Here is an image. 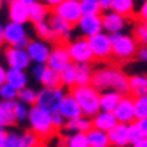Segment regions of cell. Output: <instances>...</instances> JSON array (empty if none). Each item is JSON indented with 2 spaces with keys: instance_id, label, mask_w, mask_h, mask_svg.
I'll return each mask as SVG.
<instances>
[{
  "instance_id": "obj_17",
  "label": "cell",
  "mask_w": 147,
  "mask_h": 147,
  "mask_svg": "<svg viewBox=\"0 0 147 147\" xmlns=\"http://www.w3.org/2000/svg\"><path fill=\"white\" fill-rule=\"evenodd\" d=\"M47 22H49V25H50V28L59 35L60 41H66V40L71 38L72 31H74V27L71 24H68L66 21H63L62 18H59L53 13L47 18Z\"/></svg>"
},
{
  "instance_id": "obj_8",
  "label": "cell",
  "mask_w": 147,
  "mask_h": 147,
  "mask_svg": "<svg viewBox=\"0 0 147 147\" xmlns=\"http://www.w3.org/2000/svg\"><path fill=\"white\" fill-rule=\"evenodd\" d=\"M88 46L91 49L93 57L97 60H106L112 57V43H110V35L106 32H99L90 38H87Z\"/></svg>"
},
{
  "instance_id": "obj_49",
  "label": "cell",
  "mask_w": 147,
  "mask_h": 147,
  "mask_svg": "<svg viewBox=\"0 0 147 147\" xmlns=\"http://www.w3.org/2000/svg\"><path fill=\"white\" fill-rule=\"evenodd\" d=\"M97 2H99V5H100L102 12H107V10H110V5H112V0H97Z\"/></svg>"
},
{
  "instance_id": "obj_57",
  "label": "cell",
  "mask_w": 147,
  "mask_h": 147,
  "mask_svg": "<svg viewBox=\"0 0 147 147\" xmlns=\"http://www.w3.org/2000/svg\"><path fill=\"white\" fill-rule=\"evenodd\" d=\"M3 2H5V3H12L13 0H3Z\"/></svg>"
},
{
  "instance_id": "obj_26",
  "label": "cell",
  "mask_w": 147,
  "mask_h": 147,
  "mask_svg": "<svg viewBox=\"0 0 147 147\" xmlns=\"http://www.w3.org/2000/svg\"><path fill=\"white\" fill-rule=\"evenodd\" d=\"M34 31L38 37V40H43V41H50V43H60V38L59 35L50 28L47 21H43V22H38V24H34Z\"/></svg>"
},
{
  "instance_id": "obj_14",
  "label": "cell",
  "mask_w": 147,
  "mask_h": 147,
  "mask_svg": "<svg viewBox=\"0 0 147 147\" xmlns=\"http://www.w3.org/2000/svg\"><path fill=\"white\" fill-rule=\"evenodd\" d=\"M77 28L84 38H90L96 34L103 32L102 15H82L77 22Z\"/></svg>"
},
{
  "instance_id": "obj_37",
  "label": "cell",
  "mask_w": 147,
  "mask_h": 147,
  "mask_svg": "<svg viewBox=\"0 0 147 147\" xmlns=\"http://www.w3.org/2000/svg\"><path fill=\"white\" fill-rule=\"evenodd\" d=\"M65 147H88L85 134L78 132V134H71V136H68L66 141H65Z\"/></svg>"
},
{
  "instance_id": "obj_19",
  "label": "cell",
  "mask_w": 147,
  "mask_h": 147,
  "mask_svg": "<svg viewBox=\"0 0 147 147\" xmlns=\"http://www.w3.org/2000/svg\"><path fill=\"white\" fill-rule=\"evenodd\" d=\"M110 147H127L129 144L128 140V125L118 124L107 132Z\"/></svg>"
},
{
  "instance_id": "obj_4",
  "label": "cell",
  "mask_w": 147,
  "mask_h": 147,
  "mask_svg": "<svg viewBox=\"0 0 147 147\" xmlns=\"http://www.w3.org/2000/svg\"><path fill=\"white\" fill-rule=\"evenodd\" d=\"M110 43H112V56L119 60H128L134 57L138 49V43L134 35L124 32L110 35Z\"/></svg>"
},
{
  "instance_id": "obj_18",
  "label": "cell",
  "mask_w": 147,
  "mask_h": 147,
  "mask_svg": "<svg viewBox=\"0 0 147 147\" xmlns=\"http://www.w3.org/2000/svg\"><path fill=\"white\" fill-rule=\"evenodd\" d=\"M9 22L13 24H19V25H25L27 22H30L28 18V6H25L24 3L18 2V0H13L12 3H9Z\"/></svg>"
},
{
  "instance_id": "obj_16",
  "label": "cell",
  "mask_w": 147,
  "mask_h": 147,
  "mask_svg": "<svg viewBox=\"0 0 147 147\" xmlns=\"http://www.w3.org/2000/svg\"><path fill=\"white\" fill-rule=\"evenodd\" d=\"M57 113L62 115V118L65 121H72V119H77V118L82 116V112H81L77 100L71 94H66L62 99V102L59 105V109H57Z\"/></svg>"
},
{
  "instance_id": "obj_13",
  "label": "cell",
  "mask_w": 147,
  "mask_h": 147,
  "mask_svg": "<svg viewBox=\"0 0 147 147\" xmlns=\"http://www.w3.org/2000/svg\"><path fill=\"white\" fill-rule=\"evenodd\" d=\"M25 50L31 62H34L35 65H46L52 47L47 41H43V40H30Z\"/></svg>"
},
{
  "instance_id": "obj_12",
  "label": "cell",
  "mask_w": 147,
  "mask_h": 147,
  "mask_svg": "<svg viewBox=\"0 0 147 147\" xmlns=\"http://www.w3.org/2000/svg\"><path fill=\"white\" fill-rule=\"evenodd\" d=\"M71 57L68 53V49L65 43H59L55 47H52L50 55H49V60H47V68H50L56 72H60L62 69H65L68 65H71Z\"/></svg>"
},
{
  "instance_id": "obj_22",
  "label": "cell",
  "mask_w": 147,
  "mask_h": 147,
  "mask_svg": "<svg viewBox=\"0 0 147 147\" xmlns=\"http://www.w3.org/2000/svg\"><path fill=\"white\" fill-rule=\"evenodd\" d=\"M6 84H9L10 87H13L16 91H21L25 87H28V77H27L25 71L7 68V71H6Z\"/></svg>"
},
{
  "instance_id": "obj_51",
  "label": "cell",
  "mask_w": 147,
  "mask_h": 147,
  "mask_svg": "<svg viewBox=\"0 0 147 147\" xmlns=\"http://www.w3.org/2000/svg\"><path fill=\"white\" fill-rule=\"evenodd\" d=\"M6 134H7L6 129L0 127V147H2V144H3V141H5V138H6Z\"/></svg>"
},
{
  "instance_id": "obj_52",
  "label": "cell",
  "mask_w": 147,
  "mask_h": 147,
  "mask_svg": "<svg viewBox=\"0 0 147 147\" xmlns=\"http://www.w3.org/2000/svg\"><path fill=\"white\" fill-rule=\"evenodd\" d=\"M132 147H147V140L146 138H143V140H140V141H137V143H134V144H131Z\"/></svg>"
},
{
  "instance_id": "obj_48",
  "label": "cell",
  "mask_w": 147,
  "mask_h": 147,
  "mask_svg": "<svg viewBox=\"0 0 147 147\" xmlns=\"http://www.w3.org/2000/svg\"><path fill=\"white\" fill-rule=\"evenodd\" d=\"M41 3H44L49 9H55L56 6H59L60 3L63 2V0H40Z\"/></svg>"
},
{
  "instance_id": "obj_23",
  "label": "cell",
  "mask_w": 147,
  "mask_h": 147,
  "mask_svg": "<svg viewBox=\"0 0 147 147\" xmlns=\"http://www.w3.org/2000/svg\"><path fill=\"white\" fill-rule=\"evenodd\" d=\"M93 128V122L91 118L87 116H80L77 119H72V121H66V124L63 127V129L69 134H87L90 129Z\"/></svg>"
},
{
  "instance_id": "obj_10",
  "label": "cell",
  "mask_w": 147,
  "mask_h": 147,
  "mask_svg": "<svg viewBox=\"0 0 147 147\" xmlns=\"http://www.w3.org/2000/svg\"><path fill=\"white\" fill-rule=\"evenodd\" d=\"M3 57L5 62L9 68L12 69H21L25 71L27 68H30L31 60L27 55L25 49H16V47H6L3 50Z\"/></svg>"
},
{
  "instance_id": "obj_25",
  "label": "cell",
  "mask_w": 147,
  "mask_h": 147,
  "mask_svg": "<svg viewBox=\"0 0 147 147\" xmlns=\"http://www.w3.org/2000/svg\"><path fill=\"white\" fill-rule=\"evenodd\" d=\"M128 82H129V93L132 94V97L147 96V75L137 74V75L128 77Z\"/></svg>"
},
{
  "instance_id": "obj_33",
  "label": "cell",
  "mask_w": 147,
  "mask_h": 147,
  "mask_svg": "<svg viewBox=\"0 0 147 147\" xmlns=\"http://www.w3.org/2000/svg\"><path fill=\"white\" fill-rule=\"evenodd\" d=\"M19 103L25 105L28 107L31 106H35V102H37V91L31 87H25L24 90L18 91V99H16Z\"/></svg>"
},
{
  "instance_id": "obj_38",
  "label": "cell",
  "mask_w": 147,
  "mask_h": 147,
  "mask_svg": "<svg viewBox=\"0 0 147 147\" xmlns=\"http://www.w3.org/2000/svg\"><path fill=\"white\" fill-rule=\"evenodd\" d=\"M16 99H18V91L5 82L0 87V100H16Z\"/></svg>"
},
{
  "instance_id": "obj_56",
  "label": "cell",
  "mask_w": 147,
  "mask_h": 147,
  "mask_svg": "<svg viewBox=\"0 0 147 147\" xmlns=\"http://www.w3.org/2000/svg\"><path fill=\"white\" fill-rule=\"evenodd\" d=\"M3 6H5V2H3V0H0V12H2Z\"/></svg>"
},
{
  "instance_id": "obj_45",
  "label": "cell",
  "mask_w": 147,
  "mask_h": 147,
  "mask_svg": "<svg viewBox=\"0 0 147 147\" xmlns=\"http://www.w3.org/2000/svg\"><path fill=\"white\" fill-rule=\"evenodd\" d=\"M136 57L140 60V62H147V46H138Z\"/></svg>"
},
{
  "instance_id": "obj_42",
  "label": "cell",
  "mask_w": 147,
  "mask_h": 147,
  "mask_svg": "<svg viewBox=\"0 0 147 147\" xmlns=\"http://www.w3.org/2000/svg\"><path fill=\"white\" fill-rule=\"evenodd\" d=\"M134 38L137 40L138 44L141 46H147V31L144 30L143 25H137L134 30Z\"/></svg>"
},
{
  "instance_id": "obj_24",
  "label": "cell",
  "mask_w": 147,
  "mask_h": 147,
  "mask_svg": "<svg viewBox=\"0 0 147 147\" xmlns=\"http://www.w3.org/2000/svg\"><path fill=\"white\" fill-rule=\"evenodd\" d=\"M49 16H50V9H49L44 3H41L40 0L28 6V18H30V22L38 24V22L47 21Z\"/></svg>"
},
{
  "instance_id": "obj_55",
  "label": "cell",
  "mask_w": 147,
  "mask_h": 147,
  "mask_svg": "<svg viewBox=\"0 0 147 147\" xmlns=\"http://www.w3.org/2000/svg\"><path fill=\"white\" fill-rule=\"evenodd\" d=\"M141 25H143V27H144V30L147 31V19H146V21H143V24H141Z\"/></svg>"
},
{
  "instance_id": "obj_46",
  "label": "cell",
  "mask_w": 147,
  "mask_h": 147,
  "mask_svg": "<svg viewBox=\"0 0 147 147\" xmlns=\"http://www.w3.org/2000/svg\"><path fill=\"white\" fill-rule=\"evenodd\" d=\"M136 125L140 128L141 134H143L144 138H146V137H147V118H146V119H138V121H136Z\"/></svg>"
},
{
  "instance_id": "obj_39",
  "label": "cell",
  "mask_w": 147,
  "mask_h": 147,
  "mask_svg": "<svg viewBox=\"0 0 147 147\" xmlns=\"http://www.w3.org/2000/svg\"><path fill=\"white\" fill-rule=\"evenodd\" d=\"M28 110L30 107L25 106V105H22L16 100L15 103V109H13V115H15V121H16V124L18 122H24L27 118H28Z\"/></svg>"
},
{
  "instance_id": "obj_32",
  "label": "cell",
  "mask_w": 147,
  "mask_h": 147,
  "mask_svg": "<svg viewBox=\"0 0 147 147\" xmlns=\"http://www.w3.org/2000/svg\"><path fill=\"white\" fill-rule=\"evenodd\" d=\"M40 84L43 85V88H57V87H60L59 72H56L50 68H46L43 77L40 80Z\"/></svg>"
},
{
  "instance_id": "obj_7",
  "label": "cell",
  "mask_w": 147,
  "mask_h": 147,
  "mask_svg": "<svg viewBox=\"0 0 147 147\" xmlns=\"http://www.w3.org/2000/svg\"><path fill=\"white\" fill-rule=\"evenodd\" d=\"M66 49H68V53H69V57H71V62L75 63V65L91 63L94 60L91 49L88 46V41H87V38H84V37L68 41Z\"/></svg>"
},
{
  "instance_id": "obj_30",
  "label": "cell",
  "mask_w": 147,
  "mask_h": 147,
  "mask_svg": "<svg viewBox=\"0 0 147 147\" xmlns=\"http://www.w3.org/2000/svg\"><path fill=\"white\" fill-rule=\"evenodd\" d=\"M110 10L124 18H128L136 10V0H112Z\"/></svg>"
},
{
  "instance_id": "obj_9",
  "label": "cell",
  "mask_w": 147,
  "mask_h": 147,
  "mask_svg": "<svg viewBox=\"0 0 147 147\" xmlns=\"http://www.w3.org/2000/svg\"><path fill=\"white\" fill-rule=\"evenodd\" d=\"M53 15L62 18L71 25H77V22L81 19L82 12L80 6V0H63L59 6L53 9Z\"/></svg>"
},
{
  "instance_id": "obj_20",
  "label": "cell",
  "mask_w": 147,
  "mask_h": 147,
  "mask_svg": "<svg viewBox=\"0 0 147 147\" xmlns=\"http://www.w3.org/2000/svg\"><path fill=\"white\" fill-rule=\"evenodd\" d=\"M16 100H0V127L9 128L16 124L13 109H15Z\"/></svg>"
},
{
  "instance_id": "obj_11",
  "label": "cell",
  "mask_w": 147,
  "mask_h": 147,
  "mask_svg": "<svg viewBox=\"0 0 147 147\" xmlns=\"http://www.w3.org/2000/svg\"><path fill=\"white\" fill-rule=\"evenodd\" d=\"M113 116L116 118L118 124L129 125L136 122V113H134V97L132 96H122L118 106L113 110Z\"/></svg>"
},
{
  "instance_id": "obj_5",
  "label": "cell",
  "mask_w": 147,
  "mask_h": 147,
  "mask_svg": "<svg viewBox=\"0 0 147 147\" xmlns=\"http://www.w3.org/2000/svg\"><path fill=\"white\" fill-rule=\"evenodd\" d=\"M66 96V91L63 87L57 88H41L37 91V102L35 106L46 110L47 113H55L57 112L59 105L62 99Z\"/></svg>"
},
{
  "instance_id": "obj_15",
  "label": "cell",
  "mask_w": 147,
  "mask_h": 147,
  "mask_svg": "<svg viewBox=\"0 0 147 147\" xmlns=\"http://www.w3.org/2000/svg\"><path fill=\"white\" fill-rule=\"evenodd\" d=\"M102 24H103V32L107 35L121 34L127 27V18L121 16L112 10H107L102 15Z\"/></svg>"
},
{
  "instance_id": "obj_54",
  "label": "cell",
  "mask_w": 147,
  "mask_h": 147,
  "mask_svg": "<svg viewBox=\"0 0 147 147\" xmlns=\"http://www.w3.org/2000/svg\"><path fill=\"white\" fill-rule=\"evenodd\" d=\"M18 2L24 3L25 6H30V5H32V3H35V2H38V0H18Z\"/></svg>"
},
{
  "instance_id": "obj_29",
  "label": "cell",
  "mask_w": 147,
  "mask_h": 147,
  "mask_svg": "<svg viewBox=\"0 0 147 147\" xmlns=\"http://www.w3.org/2000/svg\"><path fill=\"white\" fill-rule=\"evenodd\" d=\"M59 77H60V87L72 90L77 85V65L75 63L68 65L65 69L59 72Z\"/></svg>"
},
{
  "instance_id": "obj_43",
  "label": "cell",
  "mask_w": 147,
  "mask_h": 147,
  "mask_svg": "<svg viewBox=\"0 0 147 147\" xmlns=\"http://www.w3.org/2000/svg\"><path fill=\"white\" fill-rule=\"evenodd\" d=\"M65 124H66V121L62 118V115H59L57 112L52 113V125H53L55 132H57V131H60V129H63Z\"/></svg>"
},
{
  "instance_id": "obj_1",
  "label": "cell",
  "mask_w": 147,
  "mask_h": 147,
  "mask_svg": "<svg viewBox=\"0 0 147 147\" xmlns=\"http://www.w3.org/2000/svg\"><path fill=\"white\" fill-rule=\"evenodd\" d=\"M91 87H94L99 93L103 91H116L121 96L129 94V82L128 77L119 68L115 66H103L93 72Z\"/></svg>"
},
{
  "instance_id": "obj_21",
  "label": "cell",
  "mask_w": 147,
  "mask_h": 147,
  "mask_svg": "<svg viewBox=\"0 0 147 147\" xmlns=\"http://www.w3.org/2000/svg\"><path fill=\"white\" fill-rule=\"evenodd\" d=\"M91 122H93V128L105 131V132H109L115 125H118L113 113L112 112H103V110H100L99 113H96L91 118Z\"/></svg>"
},
{
  "instance_id": "obj_31",
  "label": "cell",
  "mask_w": 147,
  "mask_h": 147,
  "mask_svg": "<svg viewBox=\"0 0 147 147\" xmlns=\"http://www.w3.org/2000/svg\"><path fill=\"white\" fill-rule=\"evenodd\" d=\"M93 66L91 63H80L77 65V85H90L93 78Z\"/></svg>"
},
{
  "instance_id": "obj_2",
  "label": "cell",
  "mask_w": 147,
  "mask_h": 147,
  "mask_svg": "<svg viewBox=\"0 0 147 147\" xmlns=\"http://www.w3.org/2000/svg\"><path fill=\"white\" fill-rule=\"evenodd\" d=\"M69 94L77 100L82 116L93 118L100 112V93L91 85H75Z\"/></svg>"
},
{
  "instance_id": "obj_50",
  "label": "cell",
  "mask_w": 147,
  "mask_h": 147,
  "mask_svg": "<svg viewBox=\"0 0 147 147\" xmlns=\"http://www.w3.org/2000/svg\"><path fill=\"white\" fill-rule=\"evenodd\" d=\"M6 68L2 65V63H0V87H2V85L6 82Z\"/></svg>"
},
{
  "instance_id": "obj_28",
  "label": "cell",
  "mask_w": 147,
  "mask_h": 147,
  "mask_svg": "<svg viewBox=\"0 0 147 147\" xmlns=\"http://www.w3.org/2000/svg\"><path fill=\"white\" fill-rule=\"evenodd\" d=\"M121 99L122 96L112 90L100 93V110H103V112H113Z\"/></svg>"
},
{
  "instance_id": "obj_35",
  "label": "cell",
  "mask_w": 147,
  "mask_h": 147,
  "mask_svg": "<svg viewBox=\"0 0 147 147\" xmlns=\"http://www.w3.org/2000/svg\"><path fill=\"white\" fill-rule=\"evenodd\" d=\"M82 15H102V9L97 0H80Z\"/></svg>"
},
{
  "instance_id": "obj_6",
  "label": "cell",
  "mask_w": 147,
  "mask_h": 147,
  "mask_svg": "<svg viewBox=\"0 0 147 147\" xmlns=\"http://www.w3.org/2000/svg\"><path fill=\"white\" fill-rule=\"evenodd\" d=\"M3 43L6 44V47L25 49L30 43V37L25 25H19V24L13 22L6 24L3 30Z\"/></svg>"
},
{
  "instance_id": "obj_44",
  "label": "cell",
  "mask_w": 147,
  "mask_h": 147,
  "mask_svg": "<svg viewBox=\"0 0 147 147\" xmlns=\"http://www.w3.org/2000/svg\"><path fill=\"white\" fill-rule=\"evenodd\" d=\"M46 68H47V65H35V66H32L31 74H32V77L35 78V81L40 82V80H41V77H43Z\"/></svg>"
},
{
  "instance_id": "obj_53",
  "label": "cell",
  "mask_w": 147,
  "mask_h": 147,
  "mask_svg": "<svg viewBox=\"0 0 147 147\" xmlns=\"http://www.w3.org/2000/svg\"><path fill=\"white\" fill-rule=\"evenodd\" d=\"M3 30H5V25L0 22V46L3 44Z\"/></svg>"
},
{
  "instance_id": "obj_41",
  "label": "cell",
  "mask_w": 147,
  "mask_h": 147,
  "mask_svg": "<svg viewBox=\"0 0 147 147\" xmlns=\"http://www.w3.org/2000/svg\"><path fill=\"white\" fill-rule=\"evenodd\" d=\"M2 147H22L21 146V134H18V132H7Z\"/></svg>"
},
{
  "instance_id": "obj_3",
  "label": "cell",
  "mask_w": 147,
  "mask_h": 147,
  "mask_svg": "<svg viewBox=\"0 0 147 147\" xmlns=\"http://www.w3.org/2000/svg\"><path fill=\"white\" fill-rule=\"evenodd\" d=\"M27 121H28L30 129L34 134H37L41 140L50 138L55 134V129L52 125V113H47L46 110H43L40 107L31 106L28 110Z\"/></svg>"
},
{
  "instance_id": "obj_58",
  "label": "cell",
  "mask_w": 147,
  "mask_h": 147,
  "mask_svg": "<svg viewBox=\"0 0 147 147\" xmlns=\"http://www.w3.org/2000/svg\"><path fill=\"white\" fill-rule=\"evenodd\" d=\"M146 140H147V137H146Z\"/></svg>"
},
{
  "instance_id": "obj_47",
  "label": "cell",
  "mask_w": 147,
  "mask_h": 147,
  "mask_svg": "<svg viewBox=\"0 0 147 147\" xmlns=\"http://www.w3.org/2000/svg\"><path fill=\"white\" fill-rule=\"evenodd\" d=\"M138 16H140L143 21L147 19V0H143V3H141V6H140V9H138Z\"/></svg>"
},
{
  "instance_id": "obj_40",
  "label": "cell",
  "mask_w": 147,
  "mask_h": 147,
  "mask_svg": "<svg viewBox=\"0 0 147 147\" xmlns=\"http://www.w3.org/2000/svg\"><path fill=\"white\" fill-rule=\"evenodd\" d=\"M144 136L141 134L140 128L136 125V122H132V124L128 125V140H129V144H134L140 140H143Z\"/></svg>"
},
{
  "instance_id": "obj_34",
  "label": "cell",
  "mask_w": 147,
  "mask_h": 147,
  "mask_svg": "<svg viewBox=\"0 0 147 147\" xmlns=\"http://www.w3.org/2000/svg\"><path fill=\"white\" fill-rule=\"evenodd\" d=\"M134 113H136V121L147 118V96L134 97Z\"/></svg>"
},
{
  "instance_id": "obj_27",
  "label": "cell",
  "mask_w": 147,
  "mask_h": 147,
  "mask_svg": "<svg viewBox=\"0 0 147 147\" xmlns=\"http://www.w3.org/2000/svg\"><path fill=\"white\" fill-rule=\"evenodd\" d=\"M85 137H87V146L88 147H110L107 132H105V131L91 128L87 134H85Z\"/></svg>"
},
{
  "instance_id": "obj_36",
  "label": "cell",
  "mask_w": 147,
  "mask_h": 147,
  "mask_svg": "<svg viewBox=\"0 0 147 147\" xmlns=\"http://www.w3.org/2000/svg\"><path fill=\"white\" fill-rule=\"evenodd\" d=\"M41 141L43 140L37 134H34L31 129H27L21 134V146L22 147H37Z\"/></svg>"
}]
</instances>
